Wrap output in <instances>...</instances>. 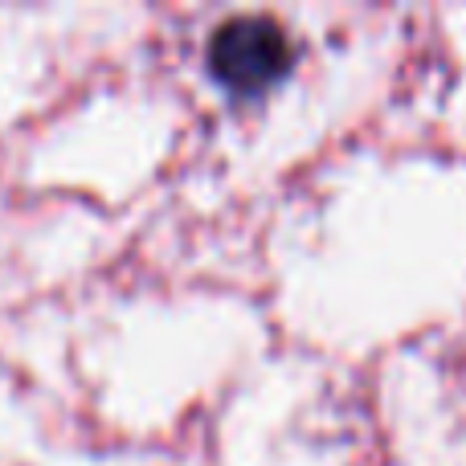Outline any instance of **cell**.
<instances>
[{"label":"cell","mask_w":466,"mask_h":466,"mask_svg":"<svg viewBox=\"0 0 466 466\" xmlns=\"http://www.w3.org/2000/svg\"><path fill=\"white\" fill-rule=\"evenodd\" d=\"M299 46L270 13H233L205 41V70L229 98H266L295 74Z\"/></svg>","instance_id":"6da1fadb"}]
</instances>
